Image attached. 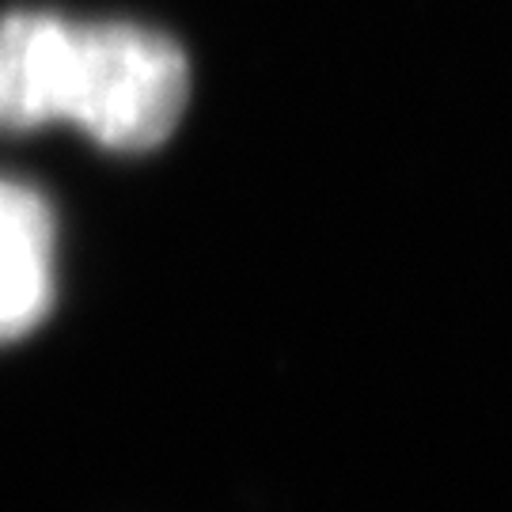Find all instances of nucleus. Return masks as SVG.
<instances>
[{
	"mask_svg": "<svg viewBox=\"0 0 512 512\" xmlns=\"http://www.w3.org/2000/svg\"><path fill=\"white\" fill-rule=\"evenodd\" d=\"M190 103V61L171 35L57 12L0 16V133L76 126L110 152H152Z\"/></svg>",
	"mask_w": 512,
	"mask_h": 512,
	"instance_id": "nucleus-1",
	"label": "nucleus"
},
{
	"mask_svg": "<svg viewBox=\"0 0 512 512\" xmlns=\"http://www.w3.org/2000/svg\"><path fill=\"white\" fill-rule=\"evenodd\" d=\"M57 296V220L35 186L0 179V346L27 338Z\"/></svg>",
	"mask_w": 512,
	"mask_h": 512,
	"instance_id": "nucleus-2",
	"label": "nucleus"
}]
</instances>
